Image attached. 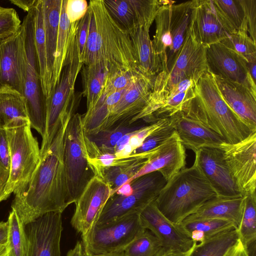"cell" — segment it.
<instances>
[{"label": "cell", "instance_id": "d590c367", "mask_svg": "<svg viewBox=\"0 0 256 256\" xmlns=\"http://www.w3.org/2000/svg\"><path fill=\"white\" fill-rule=\"evenodd\" d=\"M239 239L238 228L220 233L197 244L189 256H223Z\"/></svg>", "mask_w": 256, "mask_h": 256}, {"label": "cell", "instance_id": "4fadbf2b", "mask_svg": "<svg viewBox=\"0 0 256 256\" xmlns=\"http://www.w3.org/2000/svg\"><path fill=\"white\" fill-rule=\"evenodd\" d=\"M26 256H61L62 213L51 212L24 225Z\"/></svg>", "mask_w": 256, "mask_h": 256}, {"label": "cell", "instance_id": "7402d4cb", "mask_svg": "<svg viewBox=\"0 0 256 256\" xmlns=\"http://www.w3.org/2000/svg\"><path fill=\"white\" fill-rule=\"evenodd\" d=\"M207 47L195 40L188 28L178 56L168 72V76L177 80L192 78L198 82L208 70Z\"/></svg>", "mask_w": 256, "mask_h": 256}, {"label": "cell", "instance_id": "ee69618b", "mask_svg": "<svg viewBox=\"0 0 256 256\" xmlns=\"http://www.w3.org/2000/svg\"><path fill=\"white\" fill-rule=\"evenodd\" d=\"M143 74L138 68L115 72L109 77L100 96L129 88Z\"/></svg>", "mask_w": 256, "mask_h": 256}, {"label": "cell", "instance_id": "52a82bcc", "mask_svg": "<svg viewBox=\"0 0 256 256\" xmlns=\"http://www.w3.org/2000/svg\"><path fill=\"white\" fill-rule=\"evenodd\" d=\"M166 181L158 172L147 174L122 185L110 196L94 224H102L128 214L140 213L154 202Z\"/></svg>", "mask_w": 256, "mask_h": 256}, {"label": "cell", "instance_id": "d6a6232c", "mask_svg": "<svg viewBox=\"0 0 256 256\" xmlns=\"http://www.w3.org/2000/svg\"><path fill=\"white\" fill-rule=\"evenodd\" d=\"M148 160L146 156L130 155L124 162L104 170L100 177L109 184L112 195L128 182Z\"/></svg>", "mask_w": 256, "mask_h": 256}, {"label": "cell", "instance_id": "836d02e7", "mask_svg": "<svg viewBox=\"0 0 256 256\" xmlns=\"http://www.w3.org/2000/svg\"><path fill=\"white\" fill-rule=\"evenodd\" d=\"M216 12L228 34L244 30L248 26L239 0H212Z\"/></svg>", "mask_w": 256, "mask_h": 256}, {"label": "cell", "instance_id": "ab89813d", "mask_svg": "<svg viewBox=\"0 0 256 256\" xmlns=\"http://www.w3.org/2000/svg\"><path fill=\"white\" fill-rule=\"evenodd\" d=\"M103 0L112 18L128 33L138 27L130 0Z\"/></svg>", "mask_w": 256, "mask_h": 256}, {"label": "cell", "instance_id": "ba28073f", "mask_svg": "<svg viewBox=\"0 0 256 256\" xmlns=\"http://www.w3.org/2000/svg\"><path fill=\"white\" fill-rule=\"evenodd\" d=\"M35 5L36 4L22 23L25 60L24 96L26 100L30 126L35 129L42 138L46 132V99L42 91L34 42Z\"/></svg>", "mask_w": 256, "mask_h": 256}, {"label": "cell", "instance_id": "f907efd6", "mask_svg": "<svg viewBox=\"0 0 256 256\" xmlns=\"http://www.w3.org/2000/svg\"><path fill=\"white\" fill-rule=\"evenodd\" d=\"M0 166L10 172V150L6 130L4 128H0Z\"/></svg>", "mask_w": 256, "mask_h": 256}, {"label": "cell", "instance_id": "f35d334b", "mask_svg": "<svg viewBox=\"0 0 256 256\" xmlns=\"http://www.w3.org/2000/svg\"><path fill=\"white\" fill-rule=\"evenodd\" d=\"M178 226L189 237L190 232L197 230L204 234L206 240L220 233L238 228L232 222L216 218L182 221Z\"/></svg>", "mask_w": 256, "mask_h": 256}, {"label": "cell", "instance_id": "cb8c5ba5", "mask_svg": "<svg viewBox=\"0 0 256 256\" xmlns=\"http://www.w3.org/2000/svg\"><path fill=\"white\" fill-rule=\"evenodd\" d=\"M170 119L184 147L194 152L204 146H218L224 142L217 134L187 116L182 111Z\"/></svg>", "mask_w": 256, "mask_h": 256}, {"label": "cell", "instance_id": "c3c4849f", "mask_svg": "<svg viewBox=\"0 0 256 256\" xmlns=\"http://www.w3.org/2000/svg\"><path fill=\"white\" fill-rule=\"evenodd\" d=\"M247 22L248 33L256 43V0H239Z\"/></svg>", "mask_w": 256, "mask_h": 256}, {"label": "cell", "instance_id": "ac0fdd59", "mask_svg": "<svg viewBox=\"0 0 256 256\" xmlns=\"http://www.w3.org/2000/svg\"><path fill=\"white\" fill-rule=\"evenodd\" d=\"M155 77L143 74L126 90L110 113L103 130L136 122L148 104Z\"/></svg>", "mask_w": 256, "mask_h": 256}, {"label": "cell", "instance_id": "8d00e7d4", "mask_svg": "<svg viewBox=\"0 0 256 256\" xmlns=\"http://www.w3.org/2000/svg\"><path fill=\"white\" fill-rule=\"evenodd\" d=\"M150 123L140 120L132 124L118 125L102 130L95 134L86 136L98 148L114 152V150L117 143L124 136Z\"/></svg>", "mask_w": 256, "mask_h": 256}, {"label": "cell", "instance_id": "680465c9", "mask_svg": "<svg viewBox=\"0 0 256 256\" xmlns=\"http://www.w3.org/2000/svg\"><path fill=\"white\" fill-rule=\"evenodd\" d=\"M83 254L82 243L78 241L74 248L68 252L66 256H83Z\"/></svg>", "mask_w": 256, "mask_h": 256}, {"label": "cell", "instance_id": "11a10c76", "mask_svg": "<svg viewBox=\"0 0 256 256\" xmlns=\"http://www.w3.org/2000/svg\"><path fill=\"white\" fill-rule=\"evenodd\" d=\"M10 2L28 12L34 6L36 0H10Z\"/></svg>", "mask_w": 256, "mask_h": 256}, {"label": "cell", "instance_id": "6da1fadb", "mask_svg": "<svg viewBox=\"0 0 256 256\" xmlns=\"http://www.w3.org/2000/svg\"><path fill=\"white\" fill-rule=\"evenodd\" d=\"M70 121V120H69ZM63 124L30 180L14 193L12 209L24 225L48 212L62 213L70 204L63 157Z\"/></svg>", "mask_w": 256, "mask_h": 256}, {"label": "cell", "instance_id": "91938a15", "mask_svg": "<svg viewBox=\"0 0 256 256\" xmlns=\"http://www.w3.org/2000/svg\"><path fill=\"white\" fill-rule=\"evenodd\" d=\"M248 256H256V240L246 246Z\"/></svg>", "mask_w": 256, "mask_h": 256}, {"label": "cell", "instance_id": "277c9868", "mask_svg": "<svg viewBox=\"0 0 256 256\" xmlns=\"http://www.w3.org/2000/svg\"><path fill=\"white\" fill-rule=\"evenodd\" d=\"M217 196L194 162L166 182L154 201L170 222L178 224L195 212L208 200Z\"/></svg>", "mask_w": 256, "mask_h": 256}, {"label": "cell", "instance_id": "6f0895ef", "mask_svg": "<svg viewBox=\"0 0 256 256\" xmlns=\"http://www.w3.org/2000/svg\"><path fill=\"white\" fill-rule=\"evenodd\" d=\"M248 62V68L249 74L254 82L256 80V57L252 58Z\"/></svg>", "mask_w": 256, "mask_h": 256}, {"label": "cell", "instance_id": "7c38bea8", "mask_svg": "<svg viewBox=\"0 0 256 256\" xmlns=\"http://www.w3.org/2000/svg\"><path fill=\"white\" fill-rule=\"evenodd\" d=\"M222 149L230 174L243 196L256 192V132L236 144L223 142Z\"/></svg>", "mask_w": 256, "mask_h": 256}, {"label": "cell", "instance_id": "2e32d148", "mask_svg": "<svg viewBox=\"0 0 256 256\" xmlns=\"http://www.w3.org/2000/svg\"><path fill=\"white\" fill-rule=\"evenodd\" d=\"M112 193L110 186L102 178L95 176L90 180L75 202L70 220L78 233H86L95 223Z\"/></svg>", "mask_w": 256, "mask_h": 256}, {"label": "cell", "instance_id": "94428289", "mask_svg": "<svg viewBox=\"0 0 256 256\" xmlns=\"http://www.w3.org/2000/svg\"><path fill=\"white\" fill-rule=\"evenodd\" d=\"M8 250L6 244L0 245V256H8Z\"/></svg>", "mask_w": 256, "mask_h": 256}, {"label": "cell", "instance_id": "6125c7cd", "mask_svg": "<svg viewBox=\"0 0 256 256\" xmlns=\"http://www.w3.org/2000/svg\"><path fill=\"white\" fill-rule=\"evenodd\" d=\"M83 256H123L122 252L106 254L92 255L84 252Z\"/></svg>", "mask_w": 256, "mask_h": 256}, {"label": "cell", "instance_id": "f6af8a7d", "mask_svg": "<svg viewBox=\"0 0 256 256\" xmlns=\"http://www.w3.org/2000/svg\"><path fill=\"white\" fill-rule=\"evenodd\" d=\"M174 132V130L168 121L150 134L144 141L141 146L132 154L135 156H145L156 148L168 138ZM131 154V155H132Z\"/></svg>", "mask_w": 256, "mask_h": 256}, {"label": "cell", "instance_id": "3957f363", "mask_svg": "<svg viewBox=\"0 0 256 256\" xmlns=\"http://www.w3.org/2000/svg\"><path fill=\"white\" fill-rule=\"evenodd\" d=\"M181 111L217 134L226 143H237L256 132L248 127L227 104L208 70L196 84L195 98Z\"/></svg>", "mask_w": 256, "mask_h": 256}, {"label": "cell", "instance_id": "b9f144b4", "mask_svg": "<svg viewBox=\"0 0 256 256\" xmlns=\"http://www.w3.org/2000/svg\"><path fill=\"white\" fill-rule=\"evenodd\" d=\"M244 196V212L238 230L240 239L246 246L256 240V192Z\"/></svg>", "mask_w": 256, "mask_h": 256}, {"label": "cell", "instance_id": "8fae6325", "mask_svg": "<svg viewBox=\"0 0 256 256\" xmlns=\"http://www.w3.org/2000/svg\"><path fill=\"white\" fill-rule=\"evenodd\" d=\"M10 155V170L6 193L9 196L30 178L41 158L40 148L30 123L6 128Z\"/></svg>", "mask_w": 256, "mask_h": 256}, {"label": "cell", "instance_id": "30bf717a", "mask_svg": "<svg viewBox=\"0 0 256 256\" xmlns=\"http://www.w3.org/2000/svg\"><path fill=\"white\" fill-rule=\"evenodd\" d=\"M146 229L142 224L140 214H128L102 224H94L81 234L83 252L92 255L121 252Z\"/></svg>", "mask_w": 256, "mask_h": 256}, {"label": "cell", "instance_id": "e0dca14e", "mask_svg": "<svg viewBox=\"0 0 256 256\" xmlns=\"http://www.w3.org/2000/svg\"><path fill=\"white\" fill-rule=\"evenodd\" d=\"M208 70L214 76L242 84L256 94V84L251 78L248 62L242 56L220 42L207 47Z\"/></svg>", "mask_w": 256, "mask_h": 256}, {"label": "cell", "instance_id": "d4e9b609", "mask_svg": "<svg viewBox=\"0 0 256 256\" xmlns=\"http://www.w3.org/2000/svg\"><path fill=\"white\" fill-rule=\"evenodd\" d=\"M245 196H216L204 204L195 212L183 221L216 218L232 222L238 228L242 217Z\"/></svg>", "mask_w": 256, "mask_h": 256}, {"label": "cell", "instance_id": "9f6ffc18", "mask_svg": "<svg viewBox=\"0 0 256 256\" xmlns=\"http://www.w3.org/2000/svg\"><path fill=\"white\" fill-rule=\"evenodd\" d=\"M8 224L7 222H0V245L6 244L8 236Z\"/></svg>", "mask_w": 256, "mask_h": 256}, {"label": "cell", "instance_id": "9a60e30c", "mask_svg": "<svg viewBox=\"0 0 256 256\" xmlns=\"http://www.w3.org/2000/svg\"><path fill=\"white\" fill-rule=\"evenodd\" d=\"M198 165L216 194L221 197L243 196L234 182L218 146H204L195 152Z\"/></svg>", "mask_w": 256, "mask_h": 256}, {"label": "cell", "instance_id": "603a6c76", "mask_svg": "<svg viewBox=\"0 0 256 256\" xmlns=\"http://www.w3.org/2000/svg\"><path fill=\"white\" fill-rule=\"evenodd\" d=\"M224 100L253 132H256V94L244 86L213 75Z\"/></svg>", "mask_w": 256, "mask_h": 256}, {"label": "cell", "instance_id": "d6986e66", "mask_svg": "<svg viewBox=\"0 0 256 256\" xmlns=\"http://www.w3.org/2000/svg\"><path fill=\"white\" fill-rule=\"evenodd\" d=\"M185 148L174 130L168 138L150 152L146 164L128 182L154 172H159L168 182L186 168Z\"/></svg>", "mask_w": 256, "mask_h": 256}, {"label": "cell", "instance_id": "8992f818", "mask_svg": "<svg viewBox=\"0 0 256 256\" xmlns=\"http://www.w3.org/2000/svg\"><path fill=\"white\" fill-rule=\"evenodd\" d=\"M166 0L156 14V32L152 40L160 56L162 70L168 72L183 45L189 26L192 0L175 4Z\"/></svg>", "mask_w": 256, "mask_h": 256}, {"label": "cell", "instance_id": "bcb514c9", "mask_svg": "<svg viewBox=\"0 0 256 256\" xmlns=\"http://www.w3.org/2000/svg\"><path fill=\"white\" fill-rule=\"evenodd\" d=\"M22 24L15 10L0 6V39L16 33Z\"/></svg>", "mask_w": 256, "mask_h": 256}, {"label": "cell", "instance_id": "ffe728a7", "mask_svg": "<svg viewBox=\"0 0 256 256\" xmlns=\"http://www.w3.org/2000/svg\"><path fill=\"white\" fill-rule=\"evenodd\" d=\"M140 218L143 226L156 237L164 250L184 252L196 244L178 224L170 222L161 213L154 202L140 213Z\"/></svg>", "mask_w": 256, "mask_h": 256}, {"label": "cell", "instance_id": "7dc6e473", "mask_svg": "<svg viewBox=\"0 0 256 256\" xmlns=\"http://www.w3.org/2000/svg\"><path fill=\"white\" fill-rule=\"evenodd\" d=\"M90 13L88 10L85 15L79 20L76 28V40L78 54L80 61L82 64L85 62L86 44L87 42Z\"/></svg>", "mask_w": 256, "mask_h": 256}, {"label": "cell", "instance_id": "681fc988", "mask_svg": "<svg viewBox=\"0 0 256 256\" xmlns=\"http://www.w3.org/2000/svg\"><path fill=\"white\" fill-rule=\"evenodd\" d=\"M88 7L85 0H66V12L70 22L79 21L86 14Z\"/></svg>", "mask_w": 256, "mask_h": 256}, {"label": "cell", "instance_id": "9c48e42d", "mask_svg": "<svg viewBox=\"0 0 256 256\" xmlns=\"http://www.w3.org/2000/svg\"><path fill=\"white\" fill-rule=\"evenodd\" d=\"M63 157L70 204L75 203L96 176L90 164L82 116L76 113L68 122L64 140Z\"/></svg>", "mask_w": 256, "mask_h": 256}, {"label": "cell", "instance_id": "7bdbcfd3", "mask_svg": "<svg viewBox=\"0 0 256 256\" xmlns=\"http://www.w3.org/2000/svg\"><path fill=\"white\" fill-rule=\"evenodd\" d=\"M220 42L242 56L246 60L256 57V43L251 39L246 30L228 34Z\"/></svg>", "mask_w": 256, "mask_h": 256}, {"label": "cell", "instance_id": "e575fe53", "mask_svg": "<svg viewBox=\"0 0 256 256\" xmlns=\"http://www.w3.org/2000/svg\"><path fill=\"white\" fill-rule=\"evenodd\" d=\"M169 118H160L124 136L117 143L114 151L118 160L130 156L154 131L166 124Z\"/></svg>", "mask_w": 256, "mask_h": 256}, {"label": "cell", "instance_id": "1f68e13d", "mask_svg": "<svg viewBox=\"0 0 256 256\" xmlns=\"http://www.w3.org/2000/svg\"><path fill=\"white\" fill-rule=\"evenodd\" d=\"M34 42L40 76L42 91L46 99L50 94L51 88L46 66L42 0H37L35 5Z\"/></svg>", "mask_w": 256, "mask_h": 256}, {"label": "cell", "instance_id": "60d3db41", "mask_svg": "<svg viewBox=\"0 0 256 256\" xmlns=\"http://www.w3.org/2000/svg\"><path fill=\"white\" fill-rule=\"evenodd\" d=\"M162 248L156 237L146 230L131 242L122 253L123 256H156Z\"/></svg>", "mask_w": 256, "mask_h": 256}, {"label": "cell", "instance_id": "f546056e", "mask_svg": "<svg viewBox=\"0 0 256 256\" xmlns=\"http://www.w3.org/2000/svg\"><path fill=\"white\" fill-rule=\"evenodd\" d=\"M128 88L101 96L92 108L86 110L82 116L85 134H95L103 130L110 113Z\"/></svg>", "mask_w": 256, "mask_h": 256}, {"label": "cell", "instance_id": "83f0119b", "mask_svg": "<svg viewBox=\"0 0 256 256\" xmlns=\"http://www.w3.org/2000/svg\"><path fill=\"white\" fill-rule=\"evenodd\" d=\"M82 96L86 98L88 110L92 108L100 97L109 77L116 71L101 62L82 68Z\"/></svg>", "mask_w": 256, "mask_h": 256}, {"label": "cell", "instance_id": "484cf974", "mask_svg": "<svg viewBox=\"0 0 256 256\" xmlns=\"http://www.w3.org/2000/svg\"><path fill=\"white\" fill-rule=\"evenodd\" d=\"M150 27L138 26L128 34L132 43L138 68L145 75L156 76L162 71V66L150 38Z\"/></svg>", "mask_w": 256, "mask_h": 256}, {"label": "cell", "instance_id": "f5cc1de1", "mask_svg": "<svg viewBox=\"0 0 256 256\" xmlns=\"http://www.w3.org/2000/svg\"><path fill=\"white\" fill-rule=\"evenodd\" d=\"M10 172L0 166V202L6 200L10 196L5 192L9 177Z\"/></svg>", "mask_w": 256, "mask_h": 256}, {"label": "cell", "instance_id": "44dd1931", "mask_svg": "<svg viewBox=\"0 0 256 256\" xmlns=\"http://www.w3.org/2000/svg\"><path fill=\"white\" fill-rule=\"evenodd\" d=\"M188 30L195 40L206 46L220 42L228 34L212 0H192Z\"/></svg>", "mask_w": 256, "mask_h": 256}, {"label": "cell", "instance_id": "4dcf8cb0", "mask_svg": "<svg viewBox=\"0 0 256 256\" xmlns=\"http://www.w3.org/2000/svg\"><path fill=\"white\" fill-rule=\"evenodd\" d=\"M66 0L62 1L51 92L60 80L72 38L76 31L79 22L72 24L70 22L66 12Z\"/></svg>", "mask_w": 256, "mask_h": 256}, {"label": "cell", "instance_id": "7a4b0ae2", "mask_svg": "<svg viewBox=\"0 0 256 256\" xmlns=\"http://www.w3.org/2000/svg\"><path fill=\"white\" fill-rule=\"evenodd\" d=\"M84 65L103 62L116 71L138 68L129 34L112 18L103 0H90Z\"/></svg>", "mask_w": 256, "mask_h": 256}, {"label": "cell", "instance_id": "5bb4252c", "mask_svg": "<svg viewBox=\"0 0 256 256\" xmlns=\"http://www.w3.org/2000/svg\"><path fill=\"white\" fill-rule=\"evenodd\" d=\"M25 60L22 25L14 34L0 39V90L24 96Z\"/></svg>", "mask_w": 256, "mask_h": 256}, {"label": "cell", "instance_id": "db71d44e", "mask_svg": "<svg viewBox=\"0 0 256 256\" xmlns=\"http://www.w3.org/2000/svg\"><path fill=\"white\" fill-rule=\"evenodd\" d=\"M196 244H194L190 250L184 252L164 250L162 248L156 256H189Z\"/></svg>", "mask_w": 256, "mask_h": 256}, {"label": "cell", "instance_id": "816d5d0a", "mask_svg": "<svg viewBox=\"0 0 256 256\" xmlns=\"http://www.w3.org/2000/svg\"><path fill=\"white\" fill-rule=\"evenodd\" d=\"M223 256H248L246 246L240 239Z\"/></svg>", "mask_w": 256, "mask_h": 256}, {"label": "cell", "instance_id": "f1b7e54d", "mask_svg": "<svg viewBox=\"0 0 256 256\" xmlns=\"http://www.w3.org/2000/svg\"><path fill=\"white\" fill-rule=\"evenodd\" d=\"M30 123L23 95L12 90H0V128Z\"/></svg>", "mask_w": 256, "mask_h": 256}, {"label": "cell", "instance_id": "5b68a950", "mask_svg": "<svg viewBox=\"0 0 256 256\" xmlns=\"http://www.w3.org/2000/svg\"><path fill=\"white\" fill-rule=\"evenodd\" d=\"M76 32L72 38L60 80L46 99V132L40 148L41 155L48 150L61 126L76 114L80 100L82 92L74 93L76 82L84 66L78 56Z\"/></svg>", "mask_w": 256, "mask_h": 256}, {"label": "cell", "instance_id": "74e56055", "mask_svg": "<svg viewBox=\"0 0 256 256\" xmlns=\"http://www.w3.org/2000/svg\"><path fill=\"white\" fill-rule=\"evenodd\" d=\"M7 222L8 228L6 244L8 250V256H26L28 240L24 225L16 212L12 210Z\"/></svg>", "mask_w": 256, "mask_h": 256}, {"label": "cell", "instance_id": "4316f807", "mask_svg": "<svg viewBox=\"0 0 256 256\" xmlns=\"http://www.w3.org/2000/svg\"><path fill=\"white\" fill-rule=\"evenodd\" d=\"M42 1L46 66L52 90L51 84L62 0H42Z\"/></svg>", "mask_w": 256, "mask_h": 256}]
</instances>
